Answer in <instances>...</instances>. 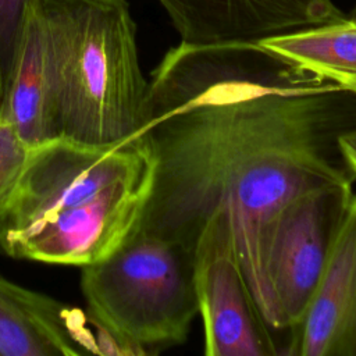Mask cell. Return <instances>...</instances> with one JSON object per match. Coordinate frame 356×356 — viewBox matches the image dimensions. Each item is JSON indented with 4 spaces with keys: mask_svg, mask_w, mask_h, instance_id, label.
Returning a JSON list of instances; mask_svg holds the SVG:
<instances>
[{
    "mask_svg": "<svg viewBox=\"0 0 356 356\" xmlns=\"http://www.w3.org/2000/svg\"><path fill=\"white\" fill-rule=\"evenodd\" d=\"M356 96L260 42L171 47L153 70L146 134L152 192L138 231L195 249L222 216L250 291L273 327L263 245L278 209L325 185H350L338 138Z\"/></svg>",
    "mask_w": 356,
    "mask_h": 356,
    "instance_id": "6da1fadb",
    "label": "cell"
},
{
    "mask_svg": "<svg viewBox=\"0 0 356 356\" xmlns=\"http://www.w3.org/2000/svg\"><path fill=\"white\" fill-rule=\"evenodd\" d=\"M153 172L143 131L107 146L60 136L31 147L0 202V250L76 267L106 257L136 229Z\"/></svg>",
    "mask_w": 356,
    "mask_h": 356,
    "instance_id": "7a4b0ae2",
    "label": "cell"
},
{
    "mask_svg": "<svg viewBox=\"0 0 356 356\" xmlns=\"http://www.w3.org/2000/svg\"><path fill=\"white\" fill-rule=\"evenodd\" d=\"M35 15L58 136L107 146L139 135L149 81L128 1L40 0Z\"/></svg>",
    "mask_w": 356,
    "mask_h": 356,
    "instance_id": "3957f363",
    "label": "cell"
},
{
    "mask_svg": "<svg viewBox=\"0 0 356 356\" xmlns=\"http://www.w3.org/2000/svg\"><path fill=\"white\" fill-rule=\"evenodd\" d=\"M90 318L120 353L186 341L197 314L195 249L135 229L114 252L81 267Z\"/></svg>",
    "mask_w": 356,
    "mask_h": 356,
    "instance_id": "277c9868",
    "label": "cell"
},
{
    "mask_svg": "<svg viewBox=\"0 0 356 356\" xmlns=\"http://www.w3.org/2000/svg\"><path fill=\"white\" fill-rule=\"evenodd\" d=\"M352 195L350 185L314 188L288 200L271 218L261 264L275 331H291L303 318Z\"/></svg>",
    "mask_w": 356,
    "mask_h": 356,
    "instance_id": "5b68a950",
    "label": "cell"
},
{
    "mask_svg": "<svg viewBox=\"0 0 356 356\" xmlns=\"http://www.w3.org/2000/svg\"><path fill=\"white\" fill-rule=\"evenodd\" d=\"M195 288L207 356H278L282 348L243 275L234 236L222 216L195 242Z\"/></svg>",
    "mask_w": 356,
    "mask_h": 356,
    "instance_id": "8992f818",
    "label": "cell"
},
{
    "mask_svg": "<svg viewBox=\"0 0 356 356\" xmlns=\"http://www.w3.org/2000/svg\"><path fill=\"white\" fill-rule=\"evenodd\" d=\"M181 42H259L346 15L332 0H157Z\"/></svg>",
    "mask_w": 356,
    "mask_h": 356,
    "instance_id": "52a82bcc",
    "label": "cell"
},
{
    "mask_svg": "<svg viewBox=\"0 0 356 356\" xmlns=\"http://www.w3.org/2000/svg\"><path fill=\"white\" fill-rule=\"evenodd\" d=\"M289 332L284 355L356 356V193L309 307Z\"/></svg>",
    "mask_w": 356,
    "mask_h": 356,
    "instance_id": "ba28073f",
    "label": "cell"
},
{
    "mask_svg": "<svg viewBox=\"0 0 356 356\" xmlns=\"http://www.w3.org/2000/svg\"><path fill=\"white\" fill-rule=\"evenodd\" d=\"M75 309L0 275V356L102 353Z\"/></svg>",
    "mask_w": 356,
    "mask_h": 356,
    "instance_id": "9c48e42d",
    "label": "cell"
},
{
    "mask_svg": "<svg viewBox=\"0 0 356 356\" xmlns=\"http://www.w3.org/2000/svg\"><path fill=\"white\" fill-rule=\"evenodd\" d=\"M0 118L7 120L31 147L60 138L40 29L35 14L28 24L7 76Z\"/></svg>",
    "mask_w": 356,
    "mask_h": 356,
    "instance_id": "30bf717a",
    "label": "cell"
},
{
    "mask_svg": "<svg viewBox=\"0 0 356 356\" xmlns=\"http://www.w3.org/2000/svg\"><path fill=\"white\" fill-rule=\"evenodd\" d=\"M259 42L356 96V21L349 17Z\"/></svg>",
    "mask_w": 356,
    "mask_h": 356,
    "instance_id": "8fae6325",
    "label": "cell"
},
{
    "mask_svg": "<svg viewBox=\"0 0 356 356\" xmlns=\"http://www.w3.org/2000/svg\"><path fill=\"white\" fill-rule=\"evenodd\" d=\"M39 3L40 0H0V72L4 81Z\"/></svg>",
    "mask_w": 356,
    "mask_h": 356,
    "instance_id": "7c38bea8",
    "label": "cell"
},
{
    "mask_svg": "<svg viewBox=\"0 0 356 356\" xmlns=\"http://www.w3.org/2000/svg\"><path fill=\"white\" fill-rule=\"evenodd\" d=\"M28 146L17 129L0 118V202L11 189L29 156Z\"/></svg>",
    "mask_w": 356,
    "mask_h": 356,
    "instance_id": "4fadbf2b",
    "label": "cell"
},
{
    "mask_svg": "<svg viewBox=\"0 0 356 356\" xmlns=\"http://www.w3.org/2000/svg\"><path fill=\"white\" fill-rule=\"evenodd\" d=\"M338 147L345 164L356 178V127L348 129L338 138Z\"/></svg>",
    "mask_w": 356,
    "mask_h": 356,
    "instance_id": "5bb4252c",
    "label": "cell"
},
{
    "mask_svg": "<svg viewBox=\"0 0 356 356\" xmlns=\"http://www.w3.org/2000/svg\"><path fill=\"white\" fill-rule=\"evenodd\" d=\"M4 93H6V81L3 74L0 72V117L3 111V104H4Z\"/></svg>",
    "mask_w": 356,
    "mask_h": 356,
    "instance_id": "9a60e30c",
    "label": "cell"
},
{
    "mask_svg": "<svg viewBox=\"0 0 356 356\" xmlns=\"http://www.w3.org/2000/svg\"><path fill=\"white\" fill-rule=\"evenodd\" d=\"M349 18H350V19H353V21H356V6H355V7H353V10L350 11Z\"/></svg>",
    "mask_w": 356,
    "mask_h": 356,
    "instance_id": "2e32d148",
    "label": "cell"
}]
</instances>
